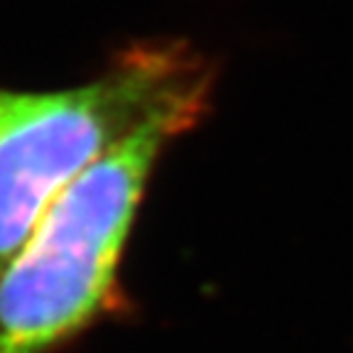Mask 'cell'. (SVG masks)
<instances>
[{"instance_id": "6da1fadb", "label": "cell", "mask_w": 353, "mask_h": 353, "mask_svg": "<svg viewBox=\"0 0 353 353\" xmlns=\"http://www.w3.org/2000/svg\"><path fill=\"white\" fill-rule=\"evenodd\" d=\"M206 105L157 113L52 201L0 272V353H54L121 312L118 270L150 174Z\"/></svg>"}, {"instance_id": "7a4b0ae2", "label": "cell", "mask_w": 353, "mask_h": 353, "mask_svg": "<svg viewBox=\"0 0 353 353\" xmlns=\"http://www.w3.org/2000/svg\"><path fill=\"white\" fill-rule=\"evenodd\" d=\"M214 72L182 42L135 44L61 91L0 88V272L81 172L162 110L209 99Z\"/></svg>"}]
</instances>
